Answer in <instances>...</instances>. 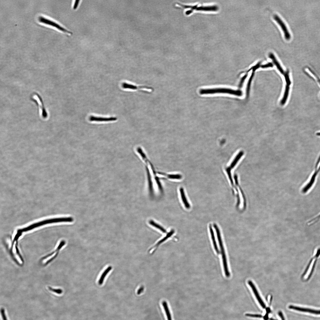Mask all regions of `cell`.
<instances>
[{
    "mask_svg": "<svg viewBox=\"0 0 320 320\" xmlns=\"http://www.w3.org/2000/svg\"><path fill=\"white\" fill-rule=\"evenodd\" d=\"M37 20L40 24L52 27L63 32L72 34V32L64 27L57 22L47 16L39 15L37 17Z\"/></svg>",
    "mask_w": 320,
    "mask_h": 320,
    "instance_id": "cell-4",
    "label": "cell"
},
{
    "mask_svg": "<svg viewBox=\"0 0 320 320\" xmlns=\"http://www.w3.org/2000/svg\"><path fill=\"white\" fill-rule=\"evenodd\" d=\"M177 5L185 9H191L190 10L186 12V14L187 15L191 14L194 10L206 11H216L218 9V7L216 6H198V5L190 6L182 4L180 3H178Z\"/></svg>",
    "mask_w": 320,
    "mask_h": 320,
    "instance_id": "cell-6",
    "label": "cell"
},
{
    "mask_svg": "<svg viewBox=\"0 0 320 320\" xmlns=\"http://www.w3.org/2000/svg\"><path fill=\"white\" fill-rule=\"evenodd\" d=\"M31 99L37 105L42 116L44 118L47 117V113L44 107L42 100L39 95L36 93L34 94L32 96Z\"/></svg>",
    "mask_w": 320,
    "mask_h": 320,
    "instance_id": "cell-7",
    "label": "cell"
},
{
    "mask_svg": "<svg viewBox=\"0 0 320 320\" xmlns=\"http://www.w3.org/2000/svg\"><path fill=\"white\" fill-rule=\"evenodd\" d=\"M274 18L280 25L283 30L286 39L288 40H289L291 38V35L285 24L278 16L275 15L274 16Z\"/></svg>",
    "mask_w": 320,
    "mask_h": 320,
    "instance_id": "cell-10",
    "label": "cell"
},
{
    "mask_svg": "<svg viewBox=\"0 0 320 320\" xmlns=\"http://www.w3.org/2000/svg\"><path fill=\"white\" fill-rule=\"evenodd\" d=\"M273 65L271 63H269L267 64L261 66V67L263 68H267L273 67Z\"/></svg>",
    "mask_w": 320,
    "mask_h": 320,
    "instance_id": "cell-31",
    "label": "cell"
},
{
    "mask_svg": "<svg viewBox=\"0 0 320 320\" xmlns=\"http://www.w3.org/2000/svg\"><path fill=\"white\" fill-rule=\"evenodd\" d=\"M289 74V72L287 71L284 74L287 85L289 86L291 84V82L290 80Z\"/></svg>",
    "mask_w": 320,
    "mask_h": 320,
    "instance_id": "cell-27",
    "label": "cell"
},
{
    "mask_svg": "<svg viewBox=\"0 0 320 320\" xmlns=\"http://www.w3.org/2000/svg\"><path fill=\"white\" fill-rule=\"evenodd\" d=\"M320 256V248L318 249L316 254L310 260L301 276L302 280L308 281L311 278L315 268L317 260Z\"/></svg>",
    "mask_w": 320,
    "mask_h": 320,
    "instance_id": "cell-3",
    "label": "cell"
},
{
    "mask_svg": "<svg viewBox=\"0 0 320 320\" xmlns=\"http://www.w3.org/2000/svg\"><path fill=\"white\" fill-rule=\"evenodd\" d=\"M248 284L252 289L253 292L261 305L263 308H265L266 307L261 297L254 284L252 281L251 280L248 281Z\"/></svg>",
    "mask_w": 320,
    "mask_h": 320,
    "instance_id": "cell-11",
    "label": "cell"
},
{
    "mask_svg": "<svg viewBox=\"0 0 320 320\" xmlns=\"http://www.w3.org/2000/svg\"><path fill=\"white\" fill-rule=\"evenodd\" d=\"M179 191L182 202L186 208L189 209L190 208V205L187 199L183 188H180Z\"/></svg>",
    "mask_w": 320,
    "mask_h": 320,
    "instance_id": "cell-14",
    "label": "cell"
},
{
    "mask_svg": "<svg viewBox=\"0 0 320 320\" xmlns=\"http://www.w3.org/2000/svg\"><path fill=\"white\" fill-rule=\"evenodd\" d=\"M200 93L201 95L226 94L238 96H241L243 95L242 92L240 90H235L224 88L202 89L200 91Z\"/></svg>",
    "mask_w": 320,
    "mask_h": 320,
    "instance_id": "cell-2",
    "label": "cell"
},
{
    "mask_svg": "<svg viewBox=\"0 0 320 320\" xmlns=\"http://www.w3.org/2000/svg\"><path fill=\"white\" fill-rule=\"evenodd\" d=\"M144 290V287H141L138 291L137 294L138 295H140L143 292Z\"/></svg>",
    "mask_w": 320,
    "mask_h": 320,
    "instance_id": "cell-35",
    "label": "cell"
},
{
    "mask_svg": "<svg viewBox=\"0 0 320 320\" xmlns=\"http://www.w3.org/2000/svg\"><path fill=\"white\" fill-rule=\"evenodd\" d=\"M80 1H79V0H77V1H75L73 6V8L74 9H77L79 6Z\"/></svg>",
    "mask_w": 320,
    "mask_h": 320,
    "instance_id": "cell-33",
    "label": "cell"
},
{
    "mask_svg": "<svg viewBox=\"0 0 320 320\" xmlns=\"http://www.w3.org/2000/svg\"><path fill=\"white\" fill-rule=\"evenodd\" d=\"M289 86L287 85L286 87L284 96L281 101V104L282 105H284L286 102L289 95Z\"/></svg>",
    "mask_w": 320,
    "mask_h": 320,
    "instance_id": "cell-23",
    "label": "cell"
},
{
    "mask_svg": "<svg viewBox=\"0 0 320 320\" xmlns=\"http://www.w3.org/2000/svg\"><path fill=\"white\" fill-rule=\"evenodd\" d=\"M122 87L125 89H128L131 90H135L138 89H144L151 91L153 90V88L147 86H138L130 84L126 82L123 83L122 84Z\"/></svg>",
    "mask_w": 320,
    "mask_h": 320,
    "instance_id": "cell-12",
    "label": "cell"
},
{
    "mask_svg": "<svg viewBox=\"0 0 320 320\" xmlns=\"http://www.w3.org/2000/svg\"><path fill=\"white\" fill-rule=\"evenodd\" d=\"M174 231L173 230H172V231H171L167 234V236L165 237L164 238L162 239L161 240L159 241L154 246V248L152 249H156L162 243L166 241L167 239H168L170 237H171L174 233Z\"/></svg>",
    "mask_w": 320,
    "mask_h": 320,
    "instance_id": "cell-18",
    "label": "cell"
},
{
    "mask_svg": "<svg viewBox=\"0 0 320 320\" xmlns=\"http://www.w3.org/2000/svg\"><path fill=\"white\" fill-rule=\"evenodd\" d=\"M269 57L271 59L273 63L276 65L280 72L282 74H284L285 72L283 69L274 54L272 53H271L269 54Z\"/></svg>",
    "mask_w": 320,
    "mask_h": 320,
    "instance_id": "cell-15",
    "label": "cell"
},
{
    "mask_svg": "<svg viewBox=\"0 0 320 320\" xmlns=\"http://www.w3.org/2000/svg\"><path fill=\"white\" fill-rule=\"evenodd\" d=\"M147 170L148 180L149 191L150 194L152 195L153 193V190L152 181L150 171L148 168L147 167Z\"/></svg>",
    "mask_w": 320,
    "mask_h": 320,
    "instance_id": "cell-19",
    "label": "cell"
},
{
    "mask_svg": "<svg viewBox=\"0 0 320 320\" xmlns=\"http://www.w3.org/2000/svg\"><path fill=\"white\" fill-rule=\"evenodd\" d=\"M254 72H253V73H252V75H251V77H250V78L249 79L248 82V85H247V96H248L249 94V91L250 88V86H251V81H252L253 77V75H254Z\"/></svg>",
    "mask_w": 320,
    "mask_h": 320,
    "instance_id": "cell-26",
    "label": "cell"
},
{
    "mask_svg": "<svg viewBox=\"0 0 320 320\" xmlns=\"http://www.w3.org/2000/svg\"><path fill=\"white\" fill-rule=\"evenodd\" d=\"M320 219V213L317 215L310 220L307 222L308 225H312L318 222Z\"/></svg>",
    "mask_w": 320,
    "mask_h": 320,
    "instance_id": "cell-24",
    "label": "cell"
},
{
    "mask_svg": "<svg viewBox=\"0 0 320 320\" xmlns=\"http://www.w3.org/2000/svg\"><path fill=\"white\" fill-rule=\"evenodd\" d=\"M1 312L3 320H8L5 314V309L4 308H1Z\"/></svg>",
    "mask_w": 320,
    "mask_h": 320,
    "instance_id": "cell-29",
    "label": "cell"
},
{
    "mask_svg": "<svg viewBox=\"0 0 320 320\" xmlns=\"http://www.w3.org/2000/svg\"><path fill=\"white\" fill-rule=\"evenodd\" d=\"M74 219L72 217H62L50 219L33 224L27 227L19 230L18 231L22 233L31 230L34 228L47 224L60 222H72Z\"/></svg>",
    "mask_w": 320,
    "mask_h": 320,
    "instance_id": "cell-1",
    "label": "cell"
},
{
    "mask_svg": "<svg viewBox=\"0 0 320 320\" xmlns=\"http://www.w3.org/2000/svg\"><path fill=\"white\" fill-rule=\"evenodd\" d=\"M49 289L51 291L59 294H60L63 292V291L61 289H55L49 287Z\"/></svg>",
    "mask_w": 320,
    "mask_h": 320,
    "instance_id": "cell-28",
    "label": "cell"
},
{
    "mask_svg": "<svg viewBox=\"0 0 320 320\" xmlns=\"http://www.w3.org/2000/svg\"><path fill=\"white\" fill-rule=\"evenodd\" d=\"M316 171L318 172L320 170V156L317 162L316 166Z\"/></svg>",
    "mask_w": 320,
    "mask_h": 320,
    "instance_id": "cell-30",
    "label": "cell"
},
{
    "mask_svg": "<svg viewBox=\"0 0 320 320\" xmlns=\"http://www.w3.org/2000/svg\"><path fill=\"white\" fill-rule=\"evenodd\" d=\"M149 222L150 225L156 228H157V229L160 230L163 233H165L166 232V231L163 227L155 223L153 220H151L149 221Z\"/></svg>",
    "mask_w": 320,
    "mask_h": 320,
    "instance_id": "cell-22",
    "label": "cell"
},
{
    "mask_svg": "<svg viewBox=\"0 0 320 320\" xmlns=\"http://www.w3.org/2000/svg\"><path fill=\"white\" fill-rule=\"evenodd\" d=\"M162 304L166 314L168 320H172L171 314L168 307L167 302L165 301H163L162 302Z\"/></svg>",
    "mask_w": 320,
    "mask_h": 320,
    "instance_id": "cell-20",
    "label": "cell"
},
{
    "mask_svg": "<svg viewBox=\"0 0 320 320\" xmlns=\"http://www.w3.org/2000/svg\"><path fill=\"white\" fill-rule=\"evenodd\" d=\"M318 172L316 171L314 173L307 183L302 188L301 192L303 194L307 193L314 185Z\"/></svg>",
    "mask_w": 320,
    "mask_h": 320,
    "instance_id": "cell-8",
    "label": "cell"
},
{
    "mask_svg": "<svg viewBox=\"0 0 320 320\" xmlns=\"http://www.w3.org/2000/svg\"><path fill=\"white\" fill-rule=\"evenodd\" d=\"M261 63L259 62L256 65L253 67L251 69L253 70V72H254L258 68H259L260 66Z\"/></svg>",
    "mask_w": 320,
    "mask_h": 320,
    "instance_id": "cell-34",
    "label": "cell"
},
{
    "mask_svg": "<svg viewBox=\"0 0 320 320\" xmlns=\"http://www.w3.org/2000/svg\"><path fill=\"white\" fill-rule=\"evenodd\" d=\"M243 154V152L239 153L236 157L235 159L231 163L229 168L231 169H233L236 165L237 163L240 160Z\"/></svg>",
    "mask_w": 320,
    "mask_h": 320,
    "instance_id": "cell-21",
    "label": "cell"
},
{
    "mask_svg": "<svg viewBox=\"0 0 320 320\" xmlns=\"http://www.w3.org/2000/svg\"><path fill=\"white\" fill-rule=\"evenodd\" d=\"M213 226L216 232L217 238L220 249L225 275L226 277H230L231 275L228 269L227 258L222 241L220 231L218 227L216 224H214Z\"/></svg>",
    "mask_w": 320,
    "mask_h": 320,
    "instance_id": "cell-5",
    "label": "cell"
},
{
    "mask_svg": "<svg viewBox=\"0 0 320 320\" xmlns=\"http://www.w3.org/2000/svg\"><path fill=\"white\" fill-rule=\"evenodd\" d=\"M112 267L110 266L108 267L103 272L99 281V284L100 285H102L104 281V280L109 272L112 269Z\"/></svg>",
    "mask_w": 320,
    "mask_h": 320,
    "instance_id": "cell-17",
    "label": "cell"
},
{
    "mask_svg": "<svg viewBox=\"0 0 320 320\" xmlns=\"http://www.w3.org/2000/svg\"><path fill=\"white\" fill-rule=\"evenodd\" d=\"M209 229L210 235L211 237V238L212 239L214 249L217 253L218 254H219V251L218 249L217 245V244L215 239L214 231H213L211 225V224H210L209 226Z\"/></svg>",
    "mask_w": 320,
    "mask_h": 320,
    "instance_id": "cell-16",
    "label": "cell"
},
{
    "mask_svg": "<svg viewBox=\"0 0 320 320\" xmlns=\"http://www.w3.org/2000/svg\"><path fill=\"white\" fill-rule=\"evenodd\" d=\"M168 177L170 179H174L179 180L181 179L182 178L181 175L178 174L168 175Z\"/></svg>",
    "mask_w": 320,
    "mask_h": 320,
    "instance_id": "cell-25",
    "label": "cell"
},
{
    "mask_svg": "<svg viewBox=\"0 0 320 320\" xmlns=\"http://www.w3.org/2000/svg\"><path fill=\"white\" fill-rule=\"evenodd\" d=\"M247 76H248L247 74H246L242 78L241 80V81L240 82V84L239 85V87L240 88H241L242 87V86H243V83H244L245 80L246 79V78L247 77Z\"/></svg>",
    "mask_w": 320,
    "mask_h": 320,
    "instance_id": "cell-32",
    "label": "cell"
},
{
    "mask_svg": "<svg viewBox=\"0 0 320 320\" xmlns=\"http://www.w3.org/2000/svg\"><path fill=\"white\" fill-rule=\"evenodd\" d=\"M117 118L115 117H97L94 116H91L89 117V120L90 121L98 122H107L113 121L116 120Z\"/></svg>",
    "mask_w": 320,
    "mask_h": 320,
    "instance_id": "cell-13",
    "label": "cell"
},
{
    "mask_svg": "<svg viewBox=\"0 0 320 320\" xmlns=\"http://www.w3.org/2000/svg\"><path fill=\"white\" fill-rule=\"evenodd\" d=\"M316 135H317L318 136H320V132H317L316 133Z\"/></svg>",
    "mask_w": 320,
    "mask_h": 320,
    "instance_id": "cell-36",
    "label": "cell"
},
{
    "mask_svg": "<svg viewBox=\"0 0 320 320\" xmlns=\"http://www.w3.org/2000/svg\"><path fill=\"white\" fill-rule=\"evenodd\" d=\"M289 308L298 311L308 313L311 314L319 315H320V310H315L309 308H303L293 305H290Z\"/></svg>",
    "mask_w": 320,
    "mask_h": 320,
    "instance_id": "cell-9",
    "label": "cell"
}]
</instances>
